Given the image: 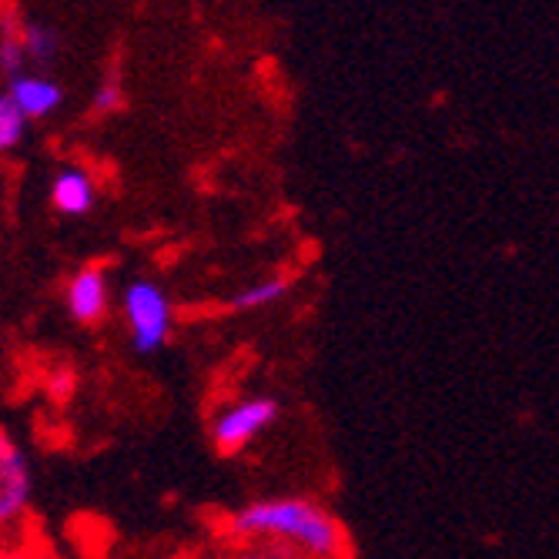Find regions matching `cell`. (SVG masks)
Here are the masks:
<instances>
[{"label":"cell","mask_w":559,"mask_h":559,"mask_svg":"<svg viewBox=\"0 0 559 559\" xmlns=\"http://www.w3.org/2000/svg\"><path fill=\"white\" fill-rule=\"evenodd\" d=\"M228 536L238 543H288L301 556H345V526L309 499L251 502L228 520Z\"/></svg>","instance_id":"1"},{"label":"cell","mask_w":559,"mask_h":559,"mask_svg":"<svg viewBox=\"0 0 559 559\" xmlns=\"http://www.w3.org/2000/svg\"><path fill=\"white\" fill-rule=\"evenodd\" d=\"M124 316L138 355L158 352L171 335V301L155 282H134L124 292Z\"/></svg>","instance_id":"2"},{"label":"cell","mask_w":559,"mask_h":559,"mask_svg":"<svg viewBox=\"0 0 559 559\" xmlns=\"http://www.w3.org/2000/svg\"><path fill=\"white\" fill-rule=\"evenodd\" d=\"M31 492H34V479H31L27 455L11 436L0 432V536L27 520Z\"/></svg>","instance_id":"3"},{"label":"cell","mask_w":559,"mask_h":559,"mask_svg":"<svg viewBox=\"0 0 559 559\" xmlns=\"http://www.w3.org/2000/svg\"><path fill=\"white\" fill-rule=\"evenodd\" d=\"M275 419H278V402L275 399H269V395L241 399L212 423V439H215V445L222 452H238L248 442H255Z\"/></svg>","instance_id":"4"},{"label":"cell","mask_w":559,"mask_h":559,"mask_svg":"<svg viewBox=\"0 0 559 559\" xmlns=\"http://www.w3.org/2000/svg\"><path fill=\"white\" fill-rule=\"evenodd\" d=\"M68 312L81 325H94L108 312V278L100 269H81L68 285Z\"/></svg>","instance_id":"5"},{"label":"cell","mask_w":559,"mask_h":559,"mask_svg":"<svg viewBox=\"0 0 559 559\" xmlns=\"http://www.w3.org/2000/svg\"><path fill=\"white\" fill-rule=\"evenodd\" d=\"M11 100L27 115V118H47L55 108H61L64 87L44 74H14L11 78Z\"/></svg>","instance_id":"6"},{"label":"cell","mask_w":559,"mask_h":559,"mask_svg":"<svg viewBox=\"0 0 559 559\" xmlns=\"http://www.w3.org/2000/svg\"><path fill=\"white\" fill-rule=\"evenodd\" d=\"M50 201H55V209L68 218H81L94 209L97 201V188L91 181L87 171H78V168H64L58 171L55 185H50Z\"/></svg>","instance_id":"7"},{"label":"cell","mask_w":559,"mask_h":559,"mask_svg":"<svg viewBox=\"0 0 559 559\" xmlns=\"http://www.w3.org/2000/svg\"><path fill=\"white\" fill-rule=\"evenodd\" d=\"M288 292H292V278L288 275H272L265 282H255V285L241 288L228 301V309H235V312H259V309H269V305L282 301Z\"/></svg>","instance_id":"8"},{"label":"cell","mask_w":559,"mask_h":559,"mask_svg":"<svg viewBox=\"0 0 559 559\" xmlns=\"http://www.w3.org/2000/svg\"><path fill=\"white\" fill-rule=\"evenodd\" d=\"M21 44H24L27 61L47 68V64H55L58 50H61V34L40 21H27V24H21Z\"/></svg>","instance_id":"9"},{"label":"cell","mask_w":559,"mask_h":559,"mask_svg":"<svg viewBox=\"0 0 559 559\" xmlns=\"http://www.w3.org/2000/svg\"><path fill=\"white\" fill-rule=\"evenodd\" d=\"M27 131V115L14 105L11 94H0V155L14 151L24 141Z\"/></svg>","instance_id":"10"},{"label":"cell","mask_w":559,"mask_h":559,"mask_svg":"<svg viewBox=\"0 0 559 559\" xmlns=\"http://www.w3.org/2000/svg\"><path fill=\"white\" fill-rule=\"evenodd\" d=\"M24 44H21V27L14 21L4 24V34H0V71H4L8 78L21 74L24 71Z\"/></svg>","instance_id":"11"},{"label":"cell","mask_w":559,"mask_h":559,"mask_svg":"<svg viewBox=\"0 0 559 559\" xmlns=\"http://www.w3.org/2000/svg\"><path fill=\"white\" fill-rule=\"evenodd\" d=\"M121 105H124L121 87H118V84H111V81L100 84V87L94 91V97H91V108H94L97 115H115Z\"/></svg>","instance_id":"12"}]
</instances>
